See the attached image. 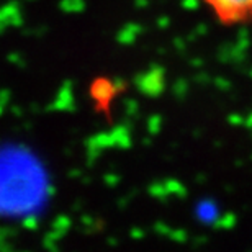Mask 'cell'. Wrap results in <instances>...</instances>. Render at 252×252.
I'll return each instance as SVG.
<instances>
[{"mask_svg": "<svg viewBox=\"0 0 252 252\" xmlns=\"http://www.w3.org/2000/svg\"><path fill=\"white\" fill-rule=\"evenodd\" d=\"M208 12L226 27L252 22V0H200Z\"/></svg>", "mask_w": 252, "mask_h": 252, "instance_id": "obj_1", "label": "cell"}]
</instances>
